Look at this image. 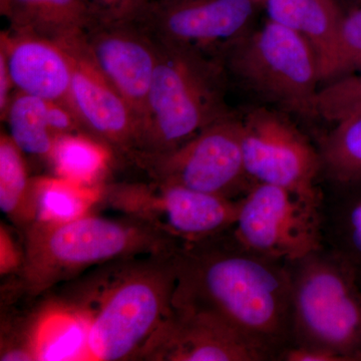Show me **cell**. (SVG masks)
<instances>
[{"label": "cell", "instance_id": "1", "mask_svg": "<svg viewBox=\"0 0 361 361\" xmlns=\"http://www.w3.org/2000/svg\"><path fill=\"white\" fill-rule=\"evenodd\" d=\"M172 306L229 327L270 360L293 343L287 262L240 245L229 231L175 253Z\"/></svg>", "mask_w": 361, "mask_h": 361}, {"label": "cell", "instance_id": "2", "mask_svg": "<svg viewBox=\"0 0 361 361\" xmlns=\"http://www.w3.org/2000/svg\"><path fill=\"white\" fill-rule=\"evenodd\" d=\"M176 251L97 266L56 303L87 325L90 360H137L172 311Z\"/></svg>", "mask_w": 361, "mask_h": 361}, {"label": "cell", "instance_id": "3", "mask_svg": "<svg viewBox=\"0 0 361 361\" xmlns=\"http://www.w3.org/2000/svg\"><path fill=\"white\" fill-rule=\"evenodd\" d=\"M23 231V262L18 272L20 288L33 297L90 268L123 259L173 253L180 247L134 218L114 219L92 212L68 222H33Z\"/></svg>", "mask_w": 361, "mask_h": 361}, {"label": "cell", "instance_id": "4", "mask_svg": "<svg viewBox=\"0 0 361 361\" xmlns=\"http://www.w3.org/2000/svg\"><path fill=\"white\" fill-rule=\"evenodd\" d=\"M288 264L292 344L361 361V286L355 270L325 247Z\"/></svg>", "mask_w": 361, "mask_h": 361}, {"label": "cell", "instance_id": "5", "mask_svg": "<svg viewBox=\"0 0 361 361\" xmlns=\"http://www.w3.org/2000/svg\"><path fill=\"white\" fill-rule=\"evenodd\" d=\"M158 44V65L135 159L173 151L228 116L217 73L201 52Z\"/></svg>", "mask_w": 361, "mask_h": 361}, {"label": "cell", "instance_id": "6", "mask_svg": "<svg viewBox=\"0 0 361 361\" xmlns=\"http://www.w3.org/2000/svg\"><path fill=\"white\" fill-rule=\"evenodd\" d=\"M247 85L273 103L300 116H318L319 66L314 49L291 28L268 20L239 40L230 59Z\"/></svg>", "mask_w": 361, "mask_h": 361}, {"label": "cell", "instance_id": "7", "mask_svg": "<svg viewBox=\"0 0 361 361\" xmlns=\"http://www.w3.org/2000/svg\"><path fill=\"white\" fill-rule=\"evenodd\" d=\"M101 199L180 246L198 243L231 230L241 202V199L154 180L151 184L123 183L102 187Z\"/></svg>", "mask_w": 361, "mask_h": 361}, {"label": "cell", "instance_id": "8", "mask_svg": "<svg viewBox=\"0 0 361 361\" xmlns=\"http://www.w3.org/2000/svg\"><path fill=\"white\" fill-rule=\"evenodd\" d=\"M322 195L255 183L241 199L232 234L259 255L293 262L323 248Z\"/></svg>", "mask_w": 361, "mask_h": 361}, {"label": "cell", "instance_id": "9", "mask_svg": "<svg viewBox=\"0 0 361 361\" xmlns=\"http://www.w3.org/2000/svg\"><path fill=\"white\" fill-rule=\"evenodd\" d=\"M242 135L243 123L228 116L173 151L135 160L154 182L238 200L255 184L244 166Z\"/></svg>", "mask_w": 361, "mask_h": 361}, {"label": "cell", "instance_id": "10", "mask_svg": "<svg viewBox=\"0 0 361 361\" xmlns=\"http://www.w3.org/2000/svg\"><path fill=\"white\" fill-rule=\"evenodd\" d=\"M242 123L244 166L254 183L322 196L316 185L322 157L293 123L264 109L252 111Z\"/></svg>", "mask_w": 361, "mask_h": 361}, {"label": "cell", "instance_id": "11", "mask_svg": "<svg viewBox=\"0 0 361 361\" xmlns=\"http://www.w3.org/2000/svg\"><path fill=\"white\" fill-rule=\"evenodd\" d=\"M59 42L73 56L70 104L82 128L109 148L137 155L141 148V120L90 58L84 35Z\"/></svg>", "mask_w": 361, "mask_h": 361}, {"label": "cell", "instance_id": "12", "mask_svg": "<svg viewBox=\"0 0 361 361\" xmlns=\"http://www.w3.org/2000/svg\"><path fill=\"white\" fill-rule=\"evenodd\" d=\"M90 58L144 123L159 44L141 23L94 21L85 32Z\"/></svg>", "mask_w": 361, "mask_h": 361}, {"label": "cell", "instance_id": "13", "mask_svg": "<svg viewBox=\"0 0 361 361\" xmlns=\"http://www.w3.org/2000/svg\"><path fill=\"white\" fill-rule=\"evenodd\" d=\"M256 6L254 0H155L141 25L161 44L200 51L238 39Z\"/></svg>", "mask_w": 361, "mask_h": 361}, {"label": "cell", "instance_id": "14", "mask_svg": "<svg viewBox=\"0 0 361 361\" xmlns=\"http://www.w3.org/2000/svg\"><path fill=\"white\" fill-rule=\"evenodd\" d=\"M137 360L269 361L260 348L243 336L205 316L172 307L142 349Z\"/></svg>", "mask_w": 361, "mask_h": 361}, {"label": "cell", "instance_id": "15", "mask_svg": "<svg viewBox=\"0 0 361 361\" xmlns=\"http://www.w3.org/2000/svg\"><path fill=\"white\" fill-rule=\"evenodd\" d=\"M0 51L18 92L70 104L73 61L65 44L37 33L11 30L2 33Z\"/></svg>", "mask_w": 361, "mask_h": 361}, {"label": "cell", "instance_id": "16", "mask_svg": "<svg viewBox=\"0 0 361 361\" xmlns=\"http://www.w3.org/2000/svg\"><path fill=\"white\" fill-rule=\"evenodd\" d=\"M334 184V193L322 192L323 245L355 270L361 284V179Z\"/></svg>", "mask_w": 361, "mask_h": 361}, {"label": "cell", "instance_id": "17", "mask_svg": "<svg viewBox=\"0 0 361 361\" xmlns=\"http://www.w3.org/2000/svg\"><path fill=\"white\" fill-rule=\"evenodd\" d=\"M11 30L63 42L85 35L96 21L85 0H9Z\"/></svg>", "mask_w": 361, "mask_h": 361}, {"label": "cell", "instance_id": "18", "mask_svg": "<svg viewBox=\"0 0 361 361\" xmlns=\"http://www.w3.org/2000/svg\"><path fill=\"white\" fill-rule=\"evenodd\" d=\"M265 4L270 20L291 28L310 42L320 68L344 18L336 0H265Z\"/></svg>", "mask_w": 361, "mask_h": 361}, {"label": "cell", "instance_id": "19", "mask_svg": "<svg viewBox=\"0 0 361 361\" xmlns=\"http://www.w3.org/2000/svg\"><path fill=\"white\" fill-rule=\"evenodd\" d=\"M99 190L59 177L35 178L30 190L33 222L63 223L82 217L99 201Z\"/></svg>", "mask_w": 361, "mask_h": 361}, {"label": "cell", "instance_id": "20", "mask_svg": "<svg viewBox=\"0 0 361 361\" xmlns=\"http://www.w3.org/2000/svg\"><path fill=\"white\" fill-rule=\"evenodd\" d=\"M47 108L49 102L16 92L4 118L9 137L23 155L49 163L56 137L49 127Z\"/></svg>", "mask_w": 361, "mask_h": 361}, {"label": "cell", "instance_id": "21", "mask_svg": "<svg viewBox=\"0 0 361 361\" xmlns=\"http://www.w3.org/2000/svg\"><path fill=\"white\" fill-rule=\"evenodd\" d=\"M110 148L92 135L75 133L59 137L49 164L56 177L97 188L110 163Z\"/></svg>", "mask_w": 361, "mask_h": 361}, {"label": "cell", "instance_id": "22", "mask_svg": "<svg viewBox=\"0 0 361 361\" xmlns=\"http://www.w3.org/2000/svg\"><path fill=\"white\" fill-rule=\"evenodd\" d=\"M87 325L71 311L56 307L40 313L35 360H87Z\"/></svg>", "mask_w": 361, "mask_h": 361}, {"label": "cell", "instance_id": "23", "mask_svg": "<svg viewBox=\"0 0 361 361\" xmlns=\"http://www.w3.org/2000/svg\"><path fill=\"white\" fill-rule=\"evenodd\" d=\"M32 180L28 177L25 155L11 139L0 137V210L20 229L32 225Z\"/></svg>", "mask_w": 361, "mask_h": 361}, {"label": "cell", "instance_id": "24", "mask_svg": "<svg viewBox=\"0 0 361 361\" xmlns=\"http://www.w3.org/2000/svg\"><path fill=\"white\" fill-rule=\"evenodd\" d=\"M319 154L332 183L361 179V109L337 122L322 140Z\"/></svg>", "mask_w": 361, "mask_h": 361}, {"label": "cell", "instance_id": "25", "mask_svg": "<svg viewBox=\"0 0 361 361\" xmlns=\"http://www.w3.org/2000/svg\"><path fill=\"white\" fill-rule=\"evenodd\" d=\"M361 71V8L344 16L320 80H337Z\"/></svg>", "mask_w": 361, "mask_h": 361}, {"label": "cell", "instance_id": "26", "mask_svg": "<svg viewBox=\"0 0 361 361\" xmlns=\"http://www.w3.org/2000/svg\"><path fill=\"white\" fill-rule=\"evenodd\" d=\"M360 109L361 71L357 75L337 78L318 92V116L326 120L338 122Z\"/></svg>", "mask_w": 361, "mask_h": 361}, {"label": "cell", "instance_id": "27", "mask_svg": "<svg viewBox=\"0 0 361 361\" xmlns=\"http://www.w3.org/2000/svg\"><path fill=\"white\" fill-rule=\"evenodd\" d=\"M94 20L104 23H142L155 0H85Z\"/></svg>", "mask_w": 361, "mask_h": 361}, {"label": "cell", "instance_id": "28", "mask_svg": "<svg viewBox=\"0 0 361 361\" xmlns=\"http://www.w3.org/2000/svg\"><path fill=\"white\" fill-rule=\"evenodd\" d=\"M11 232L1 224L0 230V271L1 275L18 272L23 262V248L18 250Z\"/></svg>", "mask_w": 361, "mask_h": 361}, {"label": "cell", "instance_id": "29", "mask_svg": "<svg viewBox=\"0 0 361 361\" xmlns=\"http://www.w3.org/2000/svg\"><path fill=\"white\" fill-rule=\"evenodd\" d=\"M279 361H344L329 349L292 344L280 355Z\"/></svg>", "mask_w": 361, "mask_h": 361}, {"label": "cell", "instance_id": "30", "mask_svg": "<svg viewBox=\"0 0 361 361\" xmlns=\"http://www.w3.org/2000/svg\"><path fill=\"white\" fill-rule=\"evenodd\" d=\"M13 84L7 66L6 56L0 51V114L4 118L6 115L8 104L11 103V90H13Z\"/></svg>", "mask_w": 361, "mask_h": 361}, {"label": "cell", "instance_id": "31", "mask_svg": "<svg viewBox=\"0 0 361 361\" xmlns=\"http://www.w3.org/2000/svg\"><path fill=\"white\" fill-rule=\"evenodd\" d=\"M9 0H0V11L2 16H6L7 8H8Z\"/></svg>", "mask_w": 361, "mask_h": 361}, {"label": "cell", "instance_id": "32", "mask_svg": "<svg viewBox=\"0 0 361 361\" xmlns=\"http://www.w3.org/2000/svg\"><path fill=\"white\" fill-rule=\"evenodd\" d=\"M254 1L256 2V4H260V2H265V0H254Z\"/></svg>", "mask_w": 361, "mask_h": 361}, {"label": "cell", "instance_id": "33", "mask_svg": "<svg viewBox=\"0 0 361 361\" xmlns=\"http://www.w3.org/2000/svg\"><path fill=\"white\" fill-rule=\"evenodd\" d=\"M360 286H361V284H360Z\"/></svg>", "mask_w": 361, "mask_h": 361}]
</instances>
